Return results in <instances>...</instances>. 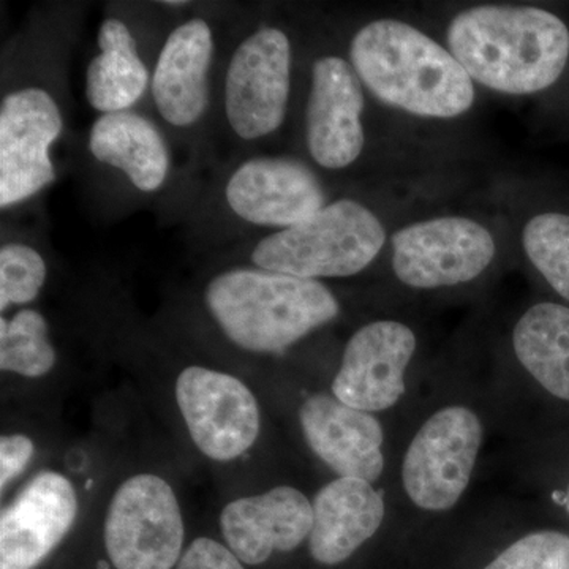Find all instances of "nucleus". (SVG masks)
Instances as JSON below:
<instances>
[{
  "mask_svg": "<svg viewBox=\"0 0 569 569\" xmlns=\"http://www.w3.org/2000/svg\"><path fill=\"white\" fill-rule=\"evenodd\" d=\"M447 41L473 82L508 96L546 91L569 59L567 24L538 7H470L449 22Z\"/></svg>",
  "mask_w": 569,
  "mask_h": 569,
  "instance_id": "obj_1",
  "label": "nucleus"
},
{
  "mask_svg": "<svg viewBox=\"0 0 569 569\" xmlns=\"http://www.w3.org/2000/svg\"><path fill=\"white\" fill-rule=\"evenodd\" d=\"M477 396L447 391L427 403L395 462L399 503L413 518H447L470 492L489 436Z\"/></svg>",
  "mask_w": 569,
  "mask_h": 569,
  "instance_id": "obj_2",
  "label": "nucleus"
},
{
  "mask_svg": "<svg viewBox=\"0 0 569 569\" xmlns=\"http://www.w3.org/2000/svg\"><path fill=\"white\" fill-rule=\"evenodd\" d=\"M350 63L381 103L418 118H459L477 97L473 80L451 51L392 18L369 22L355 33Z\"/></svg>",
  "mask_w": 569,
  "mask_h": 569,
  "instance_id": "obj_3",
  "label": "nucleus"
},
{
  "mask_svg": "<svg viewBox=\"0 0 569 569\" xmlns=\"http://www.w3.org/2000/svg\"><path fill=\"white\" fill-rule=\"evenodd\" d=\"M209 316L233 346L279 356L342 312L339 298L320 280L236 266L204 288Z\"/></svg>",
  "mask_w": 569,
  "mask_h": 569,
  "instance_id": "obj_4",
  "label": "nucleus"
},
{
  "mask_svg": "<svg viewBox=\"0 0 569 569\" xmlns=\"http://www.w3.org/2000/svg\"><path fill=\"white\" fill-rule=\"evenodd\" d=\"M387 244V230L367 206L340 198L302 223L264 236L249 263L299 279H343L366 271Z\"/></svg>",
  "mask_w": 569,
  "mask_h": 569,
  "instance_id": "obj_5",
  "label": "nucleus"
},
{
  "mask_svg": "<svg viewBox=\"0 0 569 569\" xmlns=\"http://www.w3.org/2000/svg\"><path fill=\"white\" fill-rule=\"evenodd\" d=\"M103 542L116 569L178 567L186 526L173 486L153 473L122 481L108 505Z\"/></svg>",
  "mask_w": 569,
  "mask_h": 569,
  "instance_id": "obj_6",
  "label": "nucleus"
},
{
  "mask_svg": "<svg viewBox=\"0 0 569 569\" xmlns=\"http://www.w3.org/2000/svg\"><path fill=\"white\" fill-rule=\"evenodd\" d=\"M293 48L287 32L263 26L236 47L223 80V111L231 132L246 142L282 127L291 93Z\"/></svg>",
  "mask_w": 569,
  "mask_h": 569,
  "instance_id": "obj_7",
  "label": "nucleus"
},
{
  "mask_svg": "<svg viewBox=\"0 0 569 569\" xmlns=\"http://www.w3.org/2000/svg\"><path fill=\"white\" fill-rule=\"evenodd\" d=\"M396 279L411 290L436 291L475 282L497 254L492 233L468 217L407 224L391 238Z\"/></svg>",
  "mask_w": 569,
  "mask_h": 569,
  "instance_id": "obj_8",
  "label": "nucleus"
},
{
  "mask_svg": "<svg viewBox=\"0 0 569 569\" xmlns=\"http://www.w3.org/2000/svg\"><path fill=\"white\" fill-rule=\"evenodd\" d=\"M418 335L406 321L378 318L347 340L329 391L356 410L383 417L410 396Z\"/></svg>",
  "mask_w": 569,
  "mask_h": 569,
  "instance_id": "obj_9",
  "label": "nucleus"
},
{
  "mask_svg": "<svg viewBox=\"0 0 569 569\" xmlns=\"http://www.w3.org/2000/svg\"><path fill=\"white\" fill-rule=\"evenodd\" d=\"M176 403L194 447L213 462H233L257 445L261 407L241 378L187 366L174 383Z\"/></svg>",
  "mask_w": 569,
  "mask_h": 569,
  "instance_id": "obj_10",
  "label": "nucleus"
},
{
  "mask_svg": "<svg viewBox=\"0 0 569 569\" xmlns=\"http://www.w3.org/2000/svg\"><path fill=\"white\" fill-rule=\"evenodd\" d=\"M63 132V116L51 91L26 84L0 102V208L26 203L58 179L51 148Z\"/></svg>",
  "mask_w": 569,
  "mask_h": 569,
  "instance_id": "obj_11",
  "label": "nucleus"
},
{
  "mask_svg": "<svg viewBox=\"0 0 569 569\" xmlns=\"http://www.w3.org/2000/svg\"><path fill=\"white\" fill-rule=\"evenodd\" d=\"M511 353L523 402L537 408L542 430L569 426V306L539 301L511 329Z\"/></svg>",
  "mask_w": 569,
  "mask_h": 569,
  "instance_id": "obj_12",
  "label": "nucleus"
},
{
  "mask_svg": "<svg viewBox=\"0 0 569 569\" xmlns=\"http://www.w3.org/2000/svg\"><path fill=\"white\" fill-rule=\"evenodd\" d=\"M298 425L309 451L337 478L380 486L392 462L381 417L347 406L331 391H316L299 403Z\"/></svg>",
  "mask_w": 569,
  "mask_h": 569,
  "instance_id": "obj_13",
  "label": "nucleus"
},
{
  "mask_svg": "<svg viewBox=\"0 0 569 569\" xmlns=\"http://www.w3.org/2000/svg\"><path fill=\"white\" fill-rule=\"evenodd\" d=\"M233 216L253 227L287 230L328 204L323 182L293 157H253L231 171L223 187Z\"/></svg>",
  "mask_w": 569,
  "mask_h": 569,
  "instance_id": "obj_14",
  "label": "nucleus"
},
{
  "mask_svg": "<svg viewBox=\"0 0 569 569\" xmlns=\"http://www.w3.org/2000/svg\"><path fill=\"white\" fill-rule=\"evenodd\" d=\"M365 86L340 56L313 62L306 107L307 151L323 170L351 167L365 151Z\"/></svg>",
  "mask_w": 569,
  "mask_h": 569,
  "instance_id": "obj_15",
  "label": "nucleus"
},
{
  "mask_svg": "<svg viewBox=\"0 0 569 569\" xmlns=\"http://www.w3.org/2000/svg\"><path fill=\"white\" fill-rule=\"evenodd\" d=\"M77 489L66 475L40 471L0 516V569H37L77 522Z\"/></svg>",
  "mask_w": 569,
  "mask_h": 569,
  "instance_id": "obj_16",
  "label": "nucleus"
},
{
  "mask_svg": "<svg viewBox=\"0 0 569 569\" xmlns=\"http://www.w3.org/2000/svg\"><path fill=\"white\" fill-rule=\"evenodd\" d=\"M313 523L312 498L295 486L282 485L224 505L220 533L224 545L247 567L307 545Z\"/></svg>",
  "mask_w": 569,
  "mask_h": 569,
  "instance_id": "obj_17",
  "label": "nucleus"
},
{
  "mask_svg": "<svg viewBox=\"0 0 569 569\" xmlns=\"http://www.w3.org/2000/svg\"><path fill=\"white\" fill-rule=\"evenodd\" d=\"M213 32L204 18L194 17L168 33L151 77L156 110L168 126L192 129L208 112L211 100Z\"/></svg>",
  "mask_w": 569,
  "mask_h": 569,
  "instance_id": "obj_18",
  "label": "nucleus"
},
{
  "mask_svg": "<svg viewBox=\"0 0 569 569\" xmlns=\"http://www.w3.org/2000/svg\"><path fill=\"white\" fill-rule=\"evenodd\" d=\"M307 549L323 567L346 563L380 533L391 518L388 492L361 478H332L312 498Z\"/></svg>",
  "mask_w": 569,
  "mask_h": 569,
  "instance_id": "obj_19",
  "label": "nucleus"
},
{
  "mask_svg": "<svg viewBox=\"0 0 569 569\" xmlns=\"http://www.w3.org/2000/svg\"><path fill=\"white\" fill-rule=\"evenodd\" d=\"M89 151L141 193L159 192L170 178L171 153L163 134L134 111L100 114L89 132Z\"/></svg>",
  "mask_w": 569,
  "mask_h": 569,
  "instance_id": "obj_20",
  "label": "nucleus"
},
{
  "mask_svg": "<svg viewBox=\"0 0 569 569\" xmlns=\"http://www.w3.org/2000/svg\"><path fill=\"white\" fill-rule=\"evenodd\" d=\"M97 44L99 54L86 70V99L100 114L130 111L148 91L152 77L137 40L126 22L107 18L100 24Z\"/></svg>",
  "mask_w": 569,
  "mask_h": 569,
  "instance_id": "obj_21",
  "label": "nucleus"
},
{
  "mask_svg": "<svg viewBox=\"0 0 569 569\" xmlns=\"http://www.w3.org/2000/svg\"><path fill=\"white\" fill-rule=\"evenodd\" d=\"M58 362L50 326L37 309L0 318V370L24 378L48 376Z\"/></svg>",
  "mask_w": 569,
  "mask_h": 569,
  "instance_id": "obj_22",
  "label": "nucleus"
},
{
  "mask_svg": "<svg viewBox=\"0 0 569 569\" xmlns=\"http://www.w3.org/2000/svg\"><path fill=\"white\" fill-rule=\"evenodd\" d=\"M523 252L539 276L569 306V216L542 212L522 231Z\"/></svg>",
  "mask_w": 569,
  "mask_h": 569,
  "instance_id": "obj_23",
  "label": "nucleus"
},
{
  "mask_svg": "<svg viewBox=\"0 0 569 569\" xmlns=\"http://www.w3.org/2000/svg\"><path fill=\"white\" fill-rule=\"evenodd\" d=\"M48 266L40 250L26 242L10 241L0 247V312L28 306L39 298L47 283Z\"/></svg>",
  "mask_w": 569,
  "mask_h": 569,
  "instance_id": "obj_24",
  "label": "nucleus"
},
{
  "mask_svg": "<svg viewBox=\"0 0 569 569\" xmlns=\"http://www.w3.org/2000/svg\"><path fill=\"white\" fill-rule=\"evenodd\" d=\"M482 569H569V529L548 526L527 530Z\"/></svg>",
  "mask_w": 569,
  "mask_h": 569,
  "instance_id": "obj_25",
  "label": "nucleus"
},
{
  "mask_svg": "<svg viewBox=\"0 0 569 569\" xmlns=\"http://www.w3.org/2000/svg\"><path fill=\"white\" fill-rule=\"evenodd\" d=\"M545 490L550 518L569 529V426L546 430Z\"/></svg>",
  "mask_w": 569,
  "mask_h": 569,
  "instance_id": "obj_26",
  "label": "nucleus"
},
{
  "mask_svg": "<svg viewBox=\"0 0 569 569\" xmlns=\"http://www.w3.org/2000/svg\"><path fill=\"white\" fill-rule=\"evenodd\" d=\"M174 569H247L231 549L212 538H197L183 550Z\"/></svg>",
  "mask_w": 569,
  "mask_h": 569,
  "instance_id": "obj_27",
  "label": "nucleus"
},
{
  "mask_svg": "<svg viewBox=\"0 0 569 569\" xmlns=\"http://www.w3.org/2000/svg\"><path fill=\"white\" fill-rule=\"evenodd\" d=\"M36 455V445L24 433H9L0 438V489L6 490L11 482L24 473Z\"/></svg>",
  "mask_w": 569,
  "mask_h": 569,
  "instance_id": "obj_28",
  "label": "nucleus"
},
{
  "mask_svg": "<svg viewBox=\"0 0 569 569\" xmlns=\"http://www.w3.org/2000/svg\"><path fill=\"white\" fill-rule=\"evenodd\" d=\"M162 6H167V7H186L187 2H162Z\"/></svg>",
  "mask_w": 569,
  "mask_h": 569,
  "instance_id": "obj_29",
  "label": "nucleus"
}]
</instances>
